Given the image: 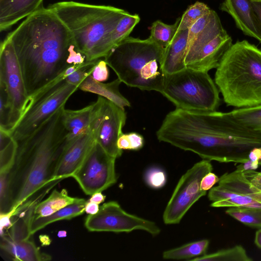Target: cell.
I'll return each instance as SVG.
<instances>
[{
  "instance_id": "1",
  "label": "cell",
  "mask_w": 261,
  "mask_h": 261,
  "mask_svg": "<svg viewBox=\"0 0 261 261\" xmlns=\"http://www.w3.org/2000/svg\"><path fill=\"white\" fill-rule=\"evenodd\" d=\"M156 134L160 141L220 163H246L252 149L261 148V134L239 124L228 112L176 108Z\"/></svg>"
},
{
  "instance_id": "2",
  "label": "cell",
  "mask_w": 261,
  "mask_h": 261,
  "mask_svg": "<svg viewBox=\"0 0 261 261\" xmlns=\"http://www.w3.org/2000/svg\"><path fill=\"white\" fill-rule=\"evenodd\" d=\"M7 37L17 55L28 96L69 67L86 60L70 31L48 8L27 17Z\"/></svg>"
},
{
  "instance_id": "3",
  "label": "cell",
  "mask_w": 261,
  "mask_h": 261,
  "mask_svg": "<svg viewBox=\"0 0 261 261\" xmlns=\"http://www.w3.org/2000/svg\"><path fill=\"white\" fill-rule=\"evenodd\" d=\"M64 108L58 110L31 135L17 142L14 162L8 174L6 213L17 208L31 195L54 180L67 134L62 121Z\"/></svg>"
},
{
  "instance_id": "4",
  "label": "cell",
  "mask_w": 261,
  "mask_h": 261,
  "mask_svg": "<svg viewBox=\"0 0 261 261\" xmlns=\"http://www.w3.org/2000/svg\"><path fill=\"white\" fill-rule=\"evenodd\" d=\"M48 8L70 31L78 49L87 62L107 56L113 48L112 32L120 19L128 13L112 6L72 1L58 2Z\"/></svg>"
},
{
  "instance_id": "5",
  "label": "cell",
  "mask_w": 261,
  "mask_h": 261,
  "mask_svg": "<svg viewBox=\"0 0 261 261\" xmlns=\"http://www.w3.org/2000/svg\"><path fill=\"white\" fill-rule=\"evenodd\" d=\"M214 82L227 106L261 105V50L245 40L232 44L216 68Z\"/></svg>"
},
{
  "instance_id": "6",
  "label": "cell",
  "mask_w": 261,
  "mask_h": 261,
  "mask_svg": "<svg viewBox=\"0 0 261 261\" xmlns=\"http://www.w3.org/2000/svg\"><path fill=\"white\" fill-rule=\"evenodd\" d=\"M164 50L149 37L142 40L128 37L104 60L127 86L161 93L165 79L162 65Z\"/></svg>"
},
{
  "instance_id": "7",
  "label": "cell",
  "mask_w": 261,
  "mask_h": 261,
  "mask_svg": "<svg viewBox=\"0 0 261 261\" xmlns=\"http://www.w3.org/2000/svg\"><path fill=\"white\" fill-rule=\"evenodd\" d=\"M177 109L215 111L220 103L219 90L208 72L189 68L165 75L161 93Z\"/></svg>"
},
{
  "instance_id": "8",
  "label": "cell",
  "mask_w": 261,
  "mask_h": 261,
  "mask_svg": "<svg viewBox=\"0 0 261 261\" xmlns=\"http://www.w3.org/2000/svg\"><path fill=\"white\" fill-rule=\"evenodd\" d=\"M77 89L78 86L64 80L39 98L11 130L13 138L18 142L31 135L58 110L65 106Z\"/></svg>"
},
{
  "instance_id": "9",
  "label": "cell",
  "mask_w": 261,
  "mask_h": 261,
  "mask_svg": "<svg viewBox=\"0 0 261 261\" xmlns=\"http://www.w3.org/2000/svg\"><path fill=\"white\" fill-rule=\"evenodd\" d=\"M0 88L6 93L11 110V130L25 112L28 95L17 55L7 37L0 47Z\"/></svg>"
},
{
  "instance_id": "10",
  "label": "cell",
  "mask_w": 261,
  "mask_h": 261,
  "mask_svg": "<svg viewBox=\"0 0 261 261\" xmlns=\"http://www.w3.org/2000/svg\"><path fill=\"white\" fill-rule=\"evenodd\" d=\"M212 170L211 161L203 160L181 177L163 214L166 224H178L191 207L206 195V191L200 189V183L203 176Z\"/></svg>"
},
{
  "instance_id": "11",
  "label": "cell",
  "mask_w": 261,
  "mask_h": 261,
  "mask_svg": "<svg viewBox=\"0 0 261 261\" xmlns=\"http://www.w3.org/2000/svg\"><path fill=\"white\" fill-rule=\"evenodd\" d=\"M116 159L96 142L71 177L87 195L101 192L117 181Z\"/></svg>"
},
{
  "instance_id": "12",
  "label": "cell",
  "mask_w": 261,
  "mask_h": 261,
  "mask_svg": "<svg viewBox=\"0 0 261 261\" xmlns=\"http://www.w3.org/2000/svg\"><path fill=\"white\" fill-rule=\"evenodd\" d=\"M85 226L90 231L129 232L142 230L153 236L161 232L154 222L126 212L114 201L104 203L96 214L87 216Z\"/></svg>"
},
{
  "instance_id": "13",
  "label": "cell",
  "mask_w": 261,
  "mask_h": 261,
  "mask_svg": "<svg viewBox=\"0 0 261 261\" xmlns=\"http://www.w3.org/2000/svg\"><path fill=\"white\" fill-rule=\"evenodd\" d=\"M126 119L124 109L106 98L96 141L106 152L116 159L122 153V150L118 147L117 141L123 134L122 130Z\"/></svg>"
},
{
  "instance_id": "14",
  "label": "cell",
  "mask_w": 261,
  "mask_h": 261,
  "mask_svg": "<svg viewBox=\"0 0 261 261\" xmlns=\"http://www.w3.org/2000/svg\"><path fill=\"white\" fill-rule=\"evenodd\" d=\"M92 129L72 140L65 142L54 174V180L71 177L96 143Z\"/></svg>"
},
{
  "instance_id": "15",
  "label": "cell",
  "mask_w": 261,
  "mask_h": 261,
  "mask_svg": "<svg viewBox=\"0 0 261 261\" xmlns=\"http://www.w3.org/2000/svg\"><path fill=\"white\" fill-rule=\"evenodd\" d=\"M61 180L56 179L48 183L22 202L12 217V225L9 231L3 234L7 235L14 241L29 239L32 236L31 228L35 218L36 206L53 187Z\"/></svg>"
},
{
  "instance_id": "16",
  "label": "cell",
  "mask_w": 261,
  "mask_h": 261,
  "mask_svg": "<svg viewBox=\"0 0 261 261\" xmlns=\"http://www.w3.org/2000/svg\"><path fill=\"white\" fill-rule=\"evenodd\" d=\"M220 9L230 14L244 34L261 42V23L251 0H223Z\"/></svg>"
},
{
  "instance_id": "17",
  "label": "cell",
  "mask_w": 261,
  "mask_h": 261,
  "mask_svg": "<svg viewBox=\"0 0 261 261\" xmlns=\"http://www.w3.org/2000/svg\"><path fill=\"white\" fill-rule=\"evenodd\" d=\"M103 97L98 96L96 101L78 110L63 108L62 121L67 134L66 141L91 130L92 124L99 111Z\"/></svg>"
},
{
  "instance_id": "18",
  "label": "cell",
  "mask_w": 261,
  "mask_h": 261,
  "mask_svg": "<svg viewBox=\"0 0 261 261\" xmlns=\"http://www.w3.org/2000/svg\"><path fill=\"white\" fill-rule=\"evenodd\" d=\"M43 0H0V31H5L43 7Z\"/></svg>"
},
{
  "instance_id": "19",
  "label": "cell",
  "mask_w": 261,
  "mask_h": 261,
  "mask_svg": "<svg viewBox=\"0 0 261 261\" xmlns=\"http://www.w3.org/2000/svg\"><path fill=\"white\" fill-rule=\"evenodd\" d=\"M188 30L178 31L169 45L164 48L162 59V70L165 75L170 74L186 68L185 63Z\"/></svg>"
},
{
  "instance_id": "20",
  "label": "cell",
  "mask_w": 261,
  "mask_h": 261,
  "mask_svg": "<svg viewBox=\"0 0 261 261\" xmlns=\"http://www.w3.org/2000/svg\"><path fill=\"white\" fill-rule=\"evenodd\" d=\"M1 248L15 260L45 261L51 256L40 251L35 243L29 239L14 241L7 235L1 236Z\"/></svg>"
},
{
  "instance_id": "21",
  "label": "cell",
  "mask_w": 261,
  "mask_h": 261,
  "mask_svg": "<svg viewBox=\"0 0 261 261\" xmlns=\"http://www.w3.org/2000/svg\"><path fill=\"white\" fill-rule=\"evenodd\" d=\"M121 83L117 78L111 82L103 83L95 80L90 74L80 84L79 89L97 94L124 109V107H129L130 103L119 91V87Z\"/></svg>"
},
{
  "instance_id": "22",
  "label": "cell",
  "mask_w": 261,
  "mask_h": 261,
  "mask_svg": "<svg viewBox=\"0 0 261 261\" xmlns=\"http://www.w3.org/2000/svg\"><path fill=\"white\" fill-rule=\"evenodd\" d=\"M211 206L215 207H248L261 208V203L251 197L232 192L219 185L211 189L208 194Z\"/></svg>"
},
{
  "instance_id": "23",
  "label": "cell",
  "mask_w": 261,
  "mask_h": 261,
  "mask_svg": "<svg viewBox=\"0 0 261 261\" xmlns=\"http://www.w3.org/2000/svg\"><path fill=\"white\" fill-rule=\"evenodd\" d=\"M218 183L222 187L251 197L261 203V190L250 182L240 169L224 173L219 178Z\"/></svg>"
},
{
  "instance_id": "24",
  "label": "cell",
  "mask_w": 261,
  "mask_h": 261,
  "mask_svg": "<svg viewBox=\"0 0 261 261\" xmlns=\"http://www.w3.org/2000/svg\"><path fill=\"white\" fill-rule=\"evenodd\" d=\"M225 31L218 14L215 12L207 25L187 48L185 58L186 66L206 44Z\"/></svg>"
},
{
  "instance_id": "25",
  "label": "cell",
  "mask_w": 261,
  "mask_h": 261,
  "mask_svg": "<svg viewBox=\"0 0 261 261\" xmlns=\"http://www.w3.org/2000/svg\"><path fill=\"white\" fill-rule=\"evenodd\" d=\"M87 202L84 198H78L74 202L49 216L35 218L31 225L32 235L52 223L62 220H69L83 214L85 212Z\"/></svg>"
},
{
  "instance_id": "26",
  "label": "cell",
  "mask_w": 261,
  "mask_h": 261,
  "mask_svg": "<svg viewBox=\"0 0 261 261\" xmlns=\"http://www.w3.org/2000/svg\"><path fill=\"white\" fill-rule=\"evenodd\" d=\"M77 198L69 196L66 189L60 191L55 189L46 199L38 203L35 210V218L49 216L74 202Z\"/></svg>"
},
{
  "instance_id": "27",
  "label": "cell",
  "mask_w": 261,
  "mask_h": 261,
  "mask_svg": "<svg viewBox=\"0 0 261 261\" xmlns=\"http://www.w3.org/2000/svg\"><path fill=\"white\" fill-rule=\"evenodd\" d=\"M17 142L9 130L0 127V173H9L15 158Z\"/></svg>"
},
{
  "instance_id": "28",
  "label": "cell",
  "mask_w": 261,
  "mask_h": 261,
  "mask_svg": "<svg viewBox=\"0 0 261 261\" xmlns=\"http://www.w3.org/2000/svg\"><path fill=\"white\" fill-rule=\"evenodd\" d=\"M228 113L235 121L243 126L261 134V105L238 108Z\"/></svg>"
},
{
  "instance_id": "29",
  "label": "cell",
  "mask_w": 261,
  "mask_h": 261,
  "mask_svg": "<svg viewBox=\"0 0 261 261\" xmlns=\"http://www.w3.org/2000/svg\"><path fill=\"white\" fill-rule=\"evenodd\" d=\"M210 241L202 240L189 243L180 247L165 251L163 257L166 259H184L205 254Z\"/></svg>"
},
{
  "instance_id": "30",
  "label": "cell",
  "mask_w": 261,
  "mask_h": 261,
  "mask_svg": "<svg viewBox=\"0 0 261 261\" xmlns=\"http://www.w3.org/2000/svg\"><path fill=\"white\" fill-rule=\"evenodd\" d=\"M195 261H251L246 250L241 245L218 250L191 259Z\"/></svg>"
},
{
  "instance_id": "31",
  "label": "cell",
  "mask_w": 261,
  "mask_h": 261,
  "mask_svg": "<svg viewBox=\"0 0 261 261\" xmlns=\"http://www.w3.org/2000/svg\"><path fill=\"white\" fill-rule=\"evenodd\" d=\"M180 21V17H178L174 24H167L160 20H156L151 27L149 38L158 45L165 48L177 32Z\"/></svg>"
},
{
  "instance_id": "32",
  "label": "cell",
  "mask_w": 261,
  "mask_h": 261,
  "mask_svg": "<svg viewBox=\"0 0 261 261\" xmlns=\"http://www.w3.org/2000/svg\"><path fill=\"white\" fill-rule=\"evenodd\" d=\"M225 213L245 225L261 228V208L248 207H230Z\"/></svg>"
},
{
  "instance_id": "33",
  "label": "cell",
  "mask_w": 261,
  "mask_h": 261,
  "mask_svg": "<svg viewBox=\"0 0 261 261\" xmlns=\"http://www.w3.org/2000/svg\"><path fill=\"white\" fill-rule=\"evenodd\" d=\"M140 20V18L138 14H130L129 13L120 19L111 35V42L113 48L129 37V35Z\"/></svg>"
},
{
  "instance_id": "34",
  "label": "cell",
  "mask_w": 261,
  "mask_h": 261,
  "mask_svg": "<svg viewBox=\"0 0 261 261\" xmlns=\"http://www.w3.org/2000/svg\"><path fill=\"white\" fill-rule=\"evenodd\" d=\"M211 10L206 4L199 2L190 5L180 17L177 31L189 29Z\"/></svg>"
},
{
  "instance_id": "35",
  "label": "cell",
  "mask_w": 261,
  "mask_h": 261,
  "mask_svg": "<svg viewBox=\"0 0 261 261\" xmlns=\"http://www.w3.org/2000/svg\"><path fill=\"white\" fill-rule=\"evenodd\" d=\"M143 137L135 132L122 134L117 141L118 147L121 149L138 150L144 146Z\"/></svg>"
},
{
  "instance_id": "36",
  "label": "cell",
  "mask_w": 261,
  "mask_h": 261,
  "mask_svg": "<svg viewBox=\"0 0 261 261\" xmlns=\"http://www.w3.org/2000/svg\"><path fill=\"white\" fill-rule=\"evenodd\" d=\"M144 180L146 184L153 189H160L166 183L167 175L162 169L157 167L148 168L144 174Z\"/></svg>"
},
{
  "instance_id": "37",
  "label": "cell",
  "mask_w": 261,
  "mask_h": 261,
  "mask_svg": "<svg viewBox=\"0 0 261 261\" xmlns=\"http://www.w3.org/2000/svg\"><path fill=\"white\" fill-rule=\"evenodd\" d=\"M96 64H90L77 69L71 74L67 76L65 80L68 83L77 86L79 87L83 81L87 76L91 74L94 66Z\"/></svg>"
},
{
  "instance_id": "38",
  "label": "cell",
  "mask_w": 261,
  "mask_h": 261,
  "mask_svg": "<svg viewBox=\"0 0 261 261\" xmlns=\"http://www.w3.org/2000/svg\"><path fill=\"white\" fill-rule=\"evenodd\" d=\"M105 60L99 59L94 65L91 76L100 82L106 81L109 76V71Z\"/></svg>"
},
{
  "instance_id": "39",
  "label": "cell",
  "mask_w": 261,
  "mask_h": 261,
  "mask_svg": "<svg viewBox=\"0 0 261 261\" xmlns=\"http://www.w3.org/2000/svg\"><path fill=\"white\" fill-rule=\"evenodd\" d=\"M8 173H0V212L6 213L8 194Z\"/></svg>"
},
{
  "instance_id": "40",
  "label": "cell",
  "mask_w": 261,
  "mask_h": 261,
  "mask_svg": "<svg viewBox=\"0 0 261 261\" xmlns=\"http://www.w3.org/2000/svg\"><path fill=\"white\" fill-rule=\"evenodd\" d=\"M16 208H13L7 213L0 214V233L3 235L5 230H8L12 225L11 218Z\"/></svg>"
},
{
  "instance_id": "41",
  "label": "cell",
  "mask_w": 261,
  "mask_h": 261,
  "mask_svg": "<svg viewBox=\"0 0 261 261\" xmlns=\"http://www.w3.org/2000/svg\"><path fill=\"white\" fill-rule=\"evenodd\" d=\"M219 181V178L215 173L210 172L202 178L200 183V189L207 191Z\"/></svg>"
},
{
  "instance_id": "42",
  "label": "cell",
  "mask_w": 261,
  "mask_h": 261,
  "mask_svg": "<svg viewBox=\"0 0 261 261\" xmlns=\"http://www.w3.org/2000/svg\"><path fill=\"white\" fill-rule=\"evenodd\" d=\"M243 172L250 182L261 190V172H257L254 170H243Z\"/></svg>"
},
{
  "instance_id": "43",
  "label": "cell",
  "mask_w": 261,
  "mask_h": 261,
  "mask_svg": "<svg viewBox=\"0 0 261 261\" xmlns=\"http://www.w3.org/2000/svg\"><path fill=\"white\" fill-rule=\"evenodd\" d=\"M259 166V162L252 161L251 160L248 161L246 163L241 164L238 165L237 168L240 169L242 170H255Z\"/></svg>"
},
{
  "instance_id": "44",
  "label": "cell",
  "mask_w": 261,
  "mask_h": 261,
  "mask_svg": "<svg viewBox=\"0 0 261 261\" xmlns=\"http://www.w3.org/2000/svg\"><path fill=\"white\" fill-rule=\"evenodd\" d=\"M99 208V204L89 201L86 204L85 212L89 215H94L98 212Z\"/></svg>"
},
{
  "instance_id": "45",
  "label": "cell",
  "mask_w": 261,
  "mask_h": 261,
  "mask_svg": "<svg viewBox=\"0 0 261 261\" xmlns=\"http://www.w3.org/2000/svg\"><path fill=\"white\" fill-rule=\"evenodd\" d=\"M248 158L252 161H261V148L255 147L252 149L249 153Z\"/></svg>"
},
{
  "instance_id": "46",
  "label": "cell",
  "mask_w": 261,
  "mask_h": 261,
  "mask_svg": "<svg viewBox=\"0 0 261 261\" xmlns=\"http://www.w3.org/2000/svg\"><path fill=\"white\" fill-rule=\"evenodd\" d=\"M105 198L106 196L101 192H99L92 194L89 201L100 204L104 201Z\"/></svg>"
},
{
  "instance_id": "47",
  "label": "cell",
  "mask_w": 261,
  "mask_h": 261,
  "mask_svg": "<svg viewBox=\"0 0 261 261\" xmlns=\"http://www.w3.org/2000/svg\"><path fill=\"white\" fill-rule=\"evenodd\" d=\"M254 10L261 23V0H251Z\"/></svg>"
},
{
  "instance_id": "48",
  "label": "cell",
  "mask_w": 261,
  "mask_h": 261,
  "mask_svg": "<svg viewBox=\"0 0 261 261\" xmlns=\"http://www.w3.org/2000/svg\"><path fill=\"white\" fill-rule=\"evenodd\" d=\"M254 243L257 247L261 249V228L255 233Z\"/></svg>"
},
{
  "instance_id": "49",
  "label": "cell",
  "mask_w": 261,
  "mask_h": 261,
  "mask_svg": "<svg viewBox=\"0 0 261 261\" xmlns=\"http://www.w3.org/2000/svg\"><path fill=\"white\" fill-rule=\"evenodd\" d=\"M39 240L42 246H48L51 242V240L47 235L40 236Z\"/></svg>"
},
{
  "instance_id": "50",
  "label": "cell",
  "mask_w": 261,
  "mask_h": 261,
  "mask_svg": "<svg viewBox=\"0 0 261 261\" xmlns=\"http://www.w3.org/2000/svg\"><path fill=\"white\" fill-rule=\"evenodd\" d=\"M58 236L59 238H64L67 236V232L65 230H60L58 232Z\"/></svg>"
},
{
  "instance_id": "51",
  "label": "cell",
  "mask_w": 261,
  "mask_h": 261,
  "mask_svg": "<svg viewBox=\"0 0 261 261\" xmlns=\"http://www.w3.org/2000/svg\"><path fill=\"white\" fill-rule=\"evenodd\" d=\"M259 165H261V161L259 162Z\"/></svg>"
}]
</instances>
